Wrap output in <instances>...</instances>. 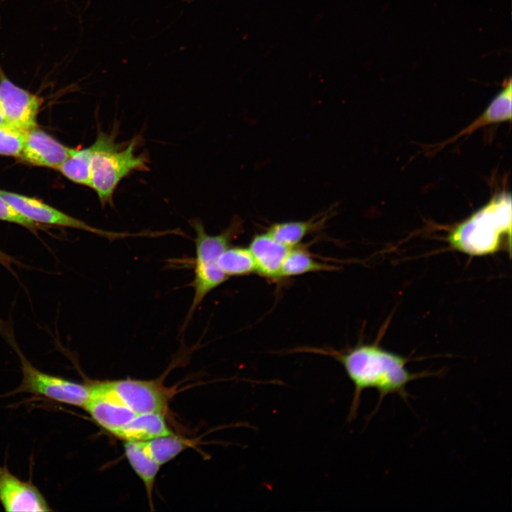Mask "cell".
Wrapping results in <instances>:
<instances>
[{
  "label": "cell",
  "mask_w": 512,
  "mask_h": 512,
  "mask_svg": "<svg viewBox=\"0 0 512 512\" xmlns=\"http://www.w3.org/2000/svg\"><path fill=\"white\" fill-rule=\"evenodd\" d=\"M102 388L136 414H164L170 393L158 382L132 379L100 382Z\"/></svg>",
  "instance_id": "obj_6"
},
{
  "label": "cell",
  "mask_w": 512,
  "mask_h": 512,
  "mask_svg": "<svg viewBox=\"0 0 512 512\" xmlns=\"http://www.w3.org/2000/svg\"><path fill=\"white\" fill-rule=\"evenodd\" d=\"M73 149L36 127L26 133L24 146L18 157L36 166L58 169L70 156Z\"/></svg>",
  "instance_id": "obj_11"
},
{
  "label": "cell",
  "mask_w": 512,
  "mask_h": 512,
  "mask_svg": "<svg viewBox=\"0 0 512 512\" xmlns=\"http://www.w3.org/2000/svg\"><path fill=\"white\" fill-rule=\"evenodd\" d=\"M511 87V78L505 80L503 89L491 101L484 112L467 127L459 132L445 144L452 142L461 136L471 134L484 126L511 121L512 118Z\"/></svg>",
  "instance_id": "obj_14"
},
{
  "label": "cell",
  "mask_w": 512,
  "mask_h": 512,
  "mask_svg": "<svg viewBox=\"0 0 512 512\" xmlns=\"http://www.w3.org/2000/svg\"><path fill=\"white\" fill-rule=\"evenodd\" d=\"M93 148L73 149L70 156L58 167L65 177L70 181L90 187V167Z\"/></svg>",
  "instance_id": "obj_18"
},
{
  "label": "cell",
  "mask_w": 512,
  "mask_h": 512,
  "mask_svg": "<svg viewBox=\"0 0 512 512\" xmlns=\"http://www.w3.org/2000/svg\"><path fill=\"white\" fill-rule=\"evenodd\" d=\"M5 125H8V124H7V123H6V121L5 117H4V115L2 109H1V104H0V126H5ZM8 126H9V125H8Z\"/></svg>",
  "instance_id": "obj_24"
},
{
  "label": "cell",
  "mask_w": 512,
  "mask_h": 512,
  "mask_svg": "<svg viewBox=\"0 0 512 512\" xmlns=\"http://www.w3.org/2000/svg\"><path fill=\"white\" fill-rule=\"evenodd\" d=\"M126 457L138 476L143 481L149 496L160 465L148 452L144 441H126Z\"/></svg>",
  "instance_id": "obj_16"
},
{
  "label": "cell",
  "mask_w": 512,
  "mask_h": 512,
  "mask_svg": "<svg viewBox=\"0 0 512 512\" xmlns=\"http://www.w3.org/2000/svg\"><path fill=\"white\" fill-rule=\"evenodd\" d=\"M0 220L21 225L35 230L38 225L36 223L20 213L13 206L0 196Z\"/></svg>",
  "instance_id": "obj_22"
},
{
  "label": "cell",
  "mask_w": 512,
  "mask_h": 512,
  "mask_svg": "<svg viewBox=\"0 0 512 512\" xmlns=\"http://www.w3.org/2000/svg\"><path fill=\"white\" fill-rule=\"evenodd\" d=\"M41 97L16 85L0 67V104L9 126L27 133L36 127Z\"/></svg>",
  "instance_id": "obj_8"
},
{
  "label": "cell",
  "mask_w": 512,
  "mask_h": 512,
  "mask_svg": "<svg viewBox=\"0 0 512 512\" xmlns=\"http://www.w3.org/2000/svg\"><path fill=\"white\" fill-rule=\"evenodd\" d=\"M334 270V266L316 261L306 250L296 246L289 250L281 269L280 277H289L309 272Z\"/></svg>",
  "instance_id": "obj_17"
},
{
  "label": "cell",
  "mask_w": 512,
  "mask_h": 512,
  "mask_svg": "<svg viewBox=\"0 0 512 512\" xmlns=\"http://www.w3.org/2000/svg\"><path fill=\"white\" fill-rule=\"evenodd\" d=\"M326 215L305 221H288L272 224L267 233L279 242L292 248L297 246L309 233L319 230L325 223Z\"/></svg>",
  "instance_id": "obj_15"
},
{
  "label": "cell",
  "mask_w": 512,
  "mask_h": 512,
  "mask_svg": "<svg viewBox=\"0 0 512 512\" xmlns=\"http://www.w3.org/2000/svg\"><path fill=\"white\" fill-rule=\"evenodd\" d=\"M0 503L6 511L45 512L52 511L38 488L13 474L0 465Z\"/></svg>",
  "instance_id": "obj_9"
},
{
  "label": "cell",
  "mask_w": 512,
  "mask_h": 512,
  "mask_svg": "<svg viewBox=\"0 0 512 512\" xmlns=\"http://www.w3.org/2000/svg\"><path fill=\"white\" fill-rule=\"evenodd\" d=\"M144 443L151 457L160 466L173 459L192 444L189 440L173 434L159 437L144 441Z\"/></svg>",
  "instance_id": "obj_20"
},
{
  "label": "cell",
  "mask_w": 512,
  "mask_h": 512,
  "mask_svg": "<svg viewBox=\"0 0 512 512\" xmlns=\"http://www.w3.org/2000/svg\"><path fill=\"white\" fill-rule=\"evenodd\" d=\"M248 249L254 259L257 273L270 279H281V269L289 247L265 233L255 235Z\"/></svg>",
  "instance_id": "obj_12"
},
{
  "label": "cell",
  "mask_w": 512,
  "mask_h": 512,
  "mask_svg": "<svg viewBox=\"0 0 512 512\" xmlns=\"http://www.w3.org/2000/svg\"><path fill=\"white\" fill-rule=\"evenodd\" d=\"M219 267L229 277L256 272V266L248 248L231 247L225 249L219 257Z\"/></svg>",
  "instance_id": "obj_19"
},
{
  "label": "cell",
  "mask_w": 512,
  "mask_h": 512,
  "mask_svg": "<svg viewBox=\"0 0 512 512\" xmlns=\"http://www.w3.org/2000/svg\"><path fill=\"white\" fill-rule=\"evenodd\" d=\"M189 223L196 233L194 278L191 283L194 293L184 325L191 319L207 294L228 279L219 267V257L242 228L240 218H234L220 234L213 235L206 233L199 219H192Z\"/></svg>",
  "instance_id": "obj_4"
},
{
  "label": "cell",
  "mask_w": 512,
  "mask_h": 512,
  "mask_svg": "<svg viewBox=\"0 0 512 512\" xmlns=\"http://www.w3.org/2000/svg\"><path fill=\"white\" fill-rule=\"evenodd\" d=\"M0 196L20 213L35 223L68 227L88 231L109 240L130 236H145L146 233H114L92 227L85 222L65 214L37 199L0 190Z\"/></svg>",
  "instance_id": "obj_7"
},
{
  "label": "cell",
  "mask_w": 512,
  "mask_h": 512,
  "mask_svg": "<svg viewBox=\"0 0 512 512\" xmlns=\"http://www.w3.org/2000/svg\"><path fill=\"white\" fill-rule=\"evenodd\" d=\"M22 380L17 393H27L55 402L83 407L90 393L89 384H82L41 371L20 354Z\"/></svg>",
  "instance_id": "obj_5"
},
{
  "label": "cell",
  "mask_w": 512,
  "mask_h": 512,
  "mask_svg": "<svg viewBox=\"0 0 512 512\" xmlns=\"http://www.w3.org/2000/svg\"><path fill=\"white\" fill-rule=\"evenodd\" d=\"M11 258L0 250V264L9 267L11 262Z\"/></svg>",
  "instance_id": "obj_23"
},
{
  "label": "cell",
  "mask_w": 512,
  "mask_h": 512,
  "mask_svg": "<svg viewBox=\"0 0 512 512\" xmlns=\"http://www.w3.org/2000/svg\"><path fill=\"white\" fill-rule=\"evenodd\" d=\"M26 133L5 125L0 126V155L19 156Z\"/></svg>",
  "instance_id": "obj_21"
},
{
  "label": "cell",
  "mask_w": 512,
  "mask_h": 512,
  "mask_svg": "<svg viewBox=\"0 0 512 512\" xmlns=\"http://www.w3.org/2000/svg\"><path fill=\"white\" fill-rule=\"evenodd\" d=\"M447 240L455 250L471 256L494 254L511 244V196H494L449 233Z\"/></svg>",
  "instance_id": "obj_2"
},
{
  "label": "cell",
  "mask_w": 512,
  "mask_h": 512,
  "mask_svg": "<svg viewBox=\"0 0 512 512\" xmlns=\"http://www.w3.org/2000/svg\"><path fill=\"white\" fill-rule=\"evenodd\" d=\"M117 129L114 126L110 133L98 131L93 148L90 187L96 192L104 207L113 205V196L120 181L134 171L149 170L146 154H135L140 143V137L129 142H116Z\"/></svg>",
  "instance_id": "obj_3"
},
{
  "label": "cell",
  "mask_w": 512,
  "mask_h": 512,
  "mask_svg": "<svg viewBox=\"0 0 512 512\" xmlns=\"http://www.w3.org/2000/svg\"><path fill=\"white\" fill-rule=\"evenodd\" d=\"M343 366L354 387L348 420L357 415L362 393L375 389L379 394L376 410L388 395H398L407 401V385L412 381L433 375L428 371L411 373L409 361L400 354L388 351L376 343L358 344L346 351H325Z\"/></svg>",
  "instance_id": "obj_1"
},
{
  "label": "cell",
  "mask_w": 512,
  "mask_h": 512,
  "mask_svg": "<svg viewBox=\"0 0 512 512\" xmlns=\"http://www.w3.org/2000/svg\"><path fill=\"white\" fill-rule=\"evenodd\" d=\"M164 414H137L113 434L126 441H148L173 434L166 425Z\"/></svg>",
  "instance_id": "obj_13"
},
{
  "label": "cell",
  "mask_w": 512,
  "mask_h": 512,
  "mask_svg": "<svg viewBox=\"0 0 512 512\" xmlns=\"http://www.w3.org/2000/svg\"><path fill=\"white\" fill-rule=\"evenodd\" d=\"M89 397L83 408L109 432L114 434L137 415L105 391L100 382L89 384Z\"/></svg>",
  "instance_id": "obj_10"
}]
</instances>
